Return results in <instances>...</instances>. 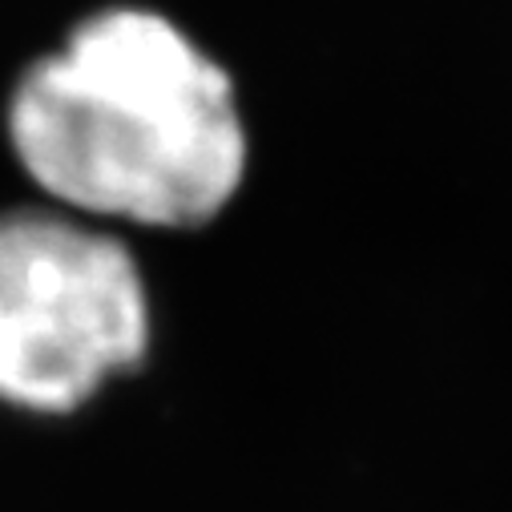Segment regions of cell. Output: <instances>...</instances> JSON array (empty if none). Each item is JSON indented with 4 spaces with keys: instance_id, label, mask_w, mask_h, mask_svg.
<instances>
[{
    "instance_id": "6da1fadb",
    "label": "cell",
    "mask_w": 512,
    "mask_h": 512,
    "mask_svg": "<svg viewBox=\"0 0 512 512\" xmlns=\"http://www.w3.org/2000/svg\"><path fill=\"white\" fill-rule=\"evenodd\" d=\"M5 142L53 206L150 230L214 222L250 158L230 73L142 5L97 9L29 61L5 101Z\"/></svg>"
},
{
    "instance_id": "7a4b0ae2",
    "label": "cell",
    "mask_w": 512,
    "mask_h": 512,
    "mask_svg": "<svg viewBox=\"0 0 512 512\" xmlns=\"http://www.w3.org/2000/svg\"><path fill=\"white\" fill-rule=\"evenodd\" d=\"M150 343L146 275L117 234L45 206L0 210V408L65 420Z\"/></svg>"
}]
</instances>
